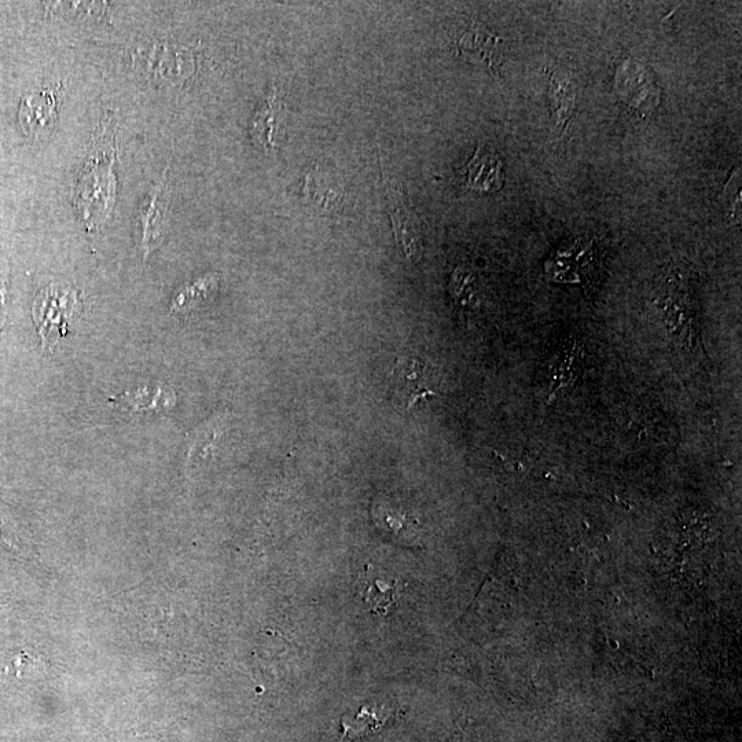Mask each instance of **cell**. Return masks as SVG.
Masks as SVG:
<instances>
[{"instance_id": "6da1fadb", "label": "cell", "mask_w": 742, "mask_h": 742, "mask_svg": "<svg viewBox=\"0 0 742 742\" xmlns=\"http://www.w3.org/2000/svg\"><path fill=\"white\" fill-rule=\"evenodd\" d=\"M79 301L72 290L49 286L40 292L33 304V319L38 326L43 350L53 352L65 339L75 317Z\"/></svg>"}, {"instance_id": "7a4b0ae2", "label": "cell", "mask_w": 742, "mask_h": 742, "mask_svg": "<svg viewBox=\"0 0 742 742\" xmlns=\"http://www.w3.org/2000/svg\"><path fill=\"white\" fill-rule=\"evenodd\" d=\"M601 248L597 238L578 235L564 242L546 263L547 277L558 282H590L600 268Z\"/></svg>"}, {"instance_id": "3957f363", "label": "cell", "mask_w": 742, "mask_h": 742, "mask_svg": "<svg viewBox=\"0 0 742 742\" xmlns=\"http://www.w3.org/2000/svg\"><path fill=\"white\" fill-rule=\"evenodd\" d=\"M391 378L393 399L406 413L417 407L421 400L439 395L432 367L417 356L399 358L392 369Z\"/></svg>"}, {"instance_id": "277c9868", "label": "cell", "mask_w": 742, "mask_h": 742, "mask_svg": "<svg viewBox=\"0 0 742 742\" xmlns=\"http://www.w3.org/2000/svg\"><path fill=\"white\" fill-rule=\"evenodd\" d=\"M157 80L168 84L183 82L194 71V57L190 49L174 43L159 42L142 47L134 57Z\"/></svg>"}, {"instance_id": "5b68a950", "label": "cell", "mask_w": 742, "mask_h": 742, "mask_svg": "<svg viewBox=\"0 0 742 742\" xmlns=\"http://www.w3.org/2000/svg\"><path fill=\"white\" fill-rule=\"evenodd\" d=\"M388 208L391 213L393 234L407 262H420L422 256V234L417 215L407 202L406 194L399 186L387 179Z\"/></svg>"}, {"instance_id": "8992f818", "label": "cell", "mask_w": 742, "mask_h": 742, "mask_svg": "<svg viewBox=\"0 0 742 742\" xmlns=\"http://www.w3.org/2000/svg\"><path fill=\"white\" fill-rule=\"evenodd\" d=\"M288 119V108L279 98L277 87L271 88L252 120L251 135L257 148L267 154L277 153L286 141Z\"/></svg>"}, {"instance_id": "52a82bcc", "label": "cell", "mask_w": 742, "mask_h": 742, "mask_svg": "<svg viewBox=\"0 0 742 742\" xmlns=\"http://www.w3.org/2000/svg\"><path fill=\"white\" fill-rule=\"evenodd\" d=\"M170 191H168L165 174L152 187L148 196L138 209L137 222L141 229V246L145 256H149L163 241L170 212Z\"/></svg>"}, {"instance_id": "ba28073f", "label": "cell", "mask_w": 742, "mask_h": 742, "mask_svg": "<svg viewBox=\"0 0 742 742\" xmlns=\"http://www.w3.org/2000/svg\"><path fill=\"white\" fill-rule=\"evenodd\" d=\"M461 176L466 189L475 193H495L505 183L503 161L497 153L480 145L475 156L462 168Z\"/></svg>"}, {"instance_id": "9c48e42d", "label": "cell", "mask_w": 742, "mask_h": 742, "mask_svg": "<svg viewBox=\"0 0 742 742\" xmlns=\"http://www.w3.org/2000/svg\"><path fill=\"white\" fill-rule=\"evenodd\" d=\"M57 120V101L50 90L27 95L20 108L22 130L31 138L46 137Z\"/></svg>"}, {"instance_id": "30bf717a", "label": "cell", "mask_w": 742, "mask_h": 742, "mask_svg": "<svg viewBox=\"0 0 742 742\" xmlns=\"http://www.w3.org/2000/svg\"><path fill=\"white\" fill-rule=\"evenodd\" d=\"M578 98V84L571 73L553 71L549 73V99L557 127L565 130L573 115Z\"/></svg>"}, {"instance_id": "8fae6325", "label": "cell", "mask_w": 742, "mask_h": 742, "mask_svg": "<svg viewBox=\"0 0 742 742\" xmlns=\"http://www.w3.org/2000/svg\"><path fill=\"white\" fill-rule=\"evenodd\" d=\"M112 402L132 411L171 410L176 404V395L174 389L165 387V385H157V387L146 385V387L116 396Z\"/></svg>"}, {"instance_id": "7c38bea8", "label": "cell", "mask_w": 742, "mask_h": 742, "mask_svg": "<svg viewBox=\"0 0 742 742\" xmlns=\"http://www.w3.org/2000/svg\"><path fill=\"white\" fill-rule=\"evenodd\" d=\"M584 359L582 345L576 340H571L558 351L556 362L553 365L552 388H549L550 398H554L558 391L571 387L579 376L580 366Z\"/></svg>"}, {"instance_id": "4fadbf2b", "label": "cell", "mask_w": 742, "mask_h": 742, "mask_svg": "<svg viewBox=\"0 0 742 742\" xmlns=\"http://www.w3.org/2000/svg\"><path fill=\"white\" fill-rule=\"evenodd\" d=\"M399 598L398 582H388L384 578H374L373 582L367 583V589L363 593V601L369 606L370 611L377 615L387 616L392 611L396 600Z\"/></svg>"}, {"instance_id": "5bb4252c", "label": "cell", "mask_w": 742, "mask_h": 742, "mask_svg": "<svg viewBox=\"0 0 742 742\" xmlns=\"http://www.w3.org/2000/svg\"><path fill=\"white\" fill-rule=\"evenodd\" d=\"M381 714H384V710H378L376 707H363L355 716L354 721L350 722V725H344V727L351 737H365L367 734L381 729V726L389 718V715L381 716Z\"/></svg>"}, {"instance_id": "9a60e30c", "label": "cell", "mask_w": 742, "mask_h": 742, "mask_svg": "<svg viewBox=\"0 0 742 742\" xmlns=\"http://www.w3.org/2000/svg\"><path fill=\"white\" fill-rule=\"evenodd\" d=\"M218 286V277L211 275V277L198 279L185 289H182L178 295L175 296L172 301V311L185 310V308L193 306L197 300L205 299L208 293H211L213 289Z\"/></svg>"}, {"instance_id": "2e32d148", "label": "cell", "mask_w": 742, "mask_h": 742, "mask_svg": "<svg viewBox=\"0 0 742 742\" xmlns=\"http://www.w3.org/2000/svg\"><path fill=\"white\" fill-rule=\"evenodd\" d=\"M451 289H453L454 299L457 300L458 306L475 307V281H473L472 275L464 273L458 268L454 273Z\"/></svg>"}, {"instance_id": "e0dca14e", "label": "cell", "mask_w": 742, "mask_h": 742, "mask_svg": "<svg viewBox=\"0 0 742 742\" xmlns=\"http://www.w3.org/2000/svg\"><path fill=\"white\" fill-rule=\"evenodd\" d=\"M740 178L738 181H730L729 186L726 187V200H727V211L732 213L733 218L740 220L741 216V190H740Z\"/></svg>"}, {"instance_id": "ac0fdd59", "label": "cell", "mask_w": 742, "mask_h": 742, "mask_svg": "<svg viewBox=\"0 0 742 742\" xmlns=\"http://www.w3.org/2000/svg\"><path fill=\"white\" fill-rule=\"evenodd\" d=\"M5 297H6L5 281H3L2 278H0V310H2L3 304H5Z\"/></svg>"}]
</instances>
